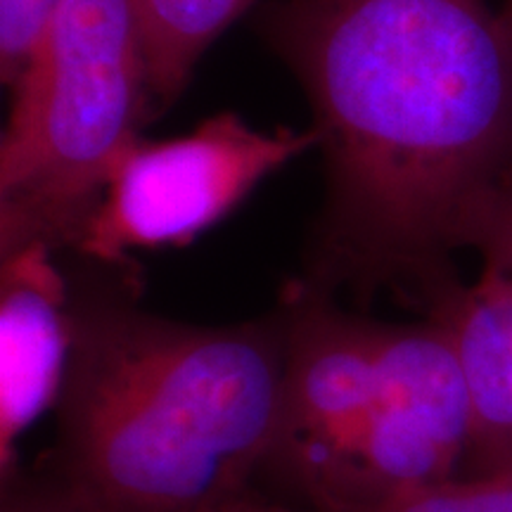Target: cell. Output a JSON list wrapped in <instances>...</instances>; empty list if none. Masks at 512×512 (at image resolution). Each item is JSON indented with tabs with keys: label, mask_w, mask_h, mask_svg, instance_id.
Segmentation results:
<instances>
[{
	"label": "cell",
	"mask_w": 512,
	"mask_h": 512,
	"mask_svg": "<svg viewBox=\"0 0 512 512\" xmlns=\"http://www.w3.org/2000/svg\"><path fill=\"white\" fill-rule=\"evenodd\" d=\"M361 512H512V467L451 477Z\"/></svg>",
	"instance_id": "30bf717a"
},
{
	"label": "cell",
	"mask_w": 512,
	"mask_h": 512,
	"mask_svg": "<svg viewBox=\"0 0 512 512\" xmlns=\"http://www.w3.org/2000/svg\"><path fill=\"white\" fill-rule=\"evenodd\" d=\"M55 252L31 242L0 254V479L19 439L60 401L74 347V292Z\"/></svg>",
	"instance_id": "52a82bcc"
},
{
	"label": "cell",
	"mask_w": 512,
	"mask_h": 512,
	"mask_svg": "<svg viewBox=\"0 0 512 512\" xmlns=\"http://www.w3.org/2000/svg\"><path fill=\"white\" fill-rule=\"evenodd\" d=\"M501 17H503V22H505V27L510 29V34H512V0H503V5H501Z\"/></svg>",
	"instance_id": "9a60e30c"
},
{
	"label": "cell",
	"mask_w": 512,
	"mask_h": 512,
	"mask_svg": "<svg viewBox=\"0 0 512 512\" xmlns=\"http://www.w3.org/2000/svg\"><path fill=\"white\" fill-rule=\"evenodd\" d=\"M211 512H325V510L299 508V505L285 503L280 501V498H273L252 489V491H245V494L230 498L226 503H221L219 508H214Z\"/></svg>",
	"instance_id": "5bb4252c"
},
{
	"label": "cell",
	"mask_w": 512,
	"mask_h": 512,
	"mask_svg": "<svg viewBox=\"0 0 512 512\" xmlns=\"http://www.w3.org/2000/svg\"><path fill=\"white\" fill-rule=\"evenodd\" d=\"M472 403L439 320L377 328V389L335 512H361L463 472Z\"/></svg>",
	"instance_id": "8992f818"
},
{
	"label": "cell",
	"mask_w": 512,
	"mask_h": 512,
	"mask_svg": "<svg viewBox=\"0 0 512 512\" xmlns=\"http://www.w3.org/2000/svg\"><path fill=\"white\" fill-rule=\"evenodd\" d=\"M64 0H0V76L12 88Z\"/></svg>",
	"instance_id": "8fae6325"
},
{
	"label": "cell",
	"mask_w": 512,
	"mask_h": 512,
	"mask_svg": "<svg viewBox=\"0 0 512 512\" xmlns=\"http://www.w3.org/2000/svg\"><path fill=\"white\" fill-rule=\"evenodd\" d=\"M0 512H83L67 491L46 475L15 470L0 479Z\"/></svg>",
	"instance_id": "4fadbf2b"
},
{
	"label": "cell",
	"mask_w": 512,
	"mask_h": 512,
	"mask_svg": "<svg viewBox=\"0 0 512 512\" xmlns=\"http://www.w3.org/2000/svg\"><path fill=\"white\" fill-rule=\"evenodd\" d=\"M470 249L482 256V271L512 290V174L477 223Z\"/></svg>",
	"instance_id": "7c38bea8"
},
{
	"label": "cell",
	"mask_w": 512,
	"mask_h": 512,
	"mask_svg": "<svg viewBox=\"0 0 512 512\" xmlns=\"http://www.w3.org/2000/svg\"><path fill=\"white\" fill-rule=\"evenodd\" d=\"M456 342L472 403V437L460 475L512 467V290L479 273L451 280L422 306Z\"/></svg>",
	"instance_id": "ba28073f"
},
{
	"label": "cell",
	"mask_w": 512,
	"mask_h": 512,
	"mask_svg": "<svg viewBox=\"0 0 512 512\" xmlns=\"http://www.w3.org/2000/svg\"><path fill=\"white\" fill-rule=\"evenodd\" d=\"M74 347L46 475L83 512H211L256 489L283 394L287 309L233 325L72 287Z\"/></svg>",
	"instance_id": "7a4b0ae2"
},
{
	"label": "cell",
	"mask_w": 512,
	"mask_h": 512,
	"mask_svg": "<svg viewBox=\"0 0 512 512\" xmlns=\"http://www.w3.org/2000/svg\"><path fill=\"white\" fill-rule=\"evenodd\" d=\"M259 29L313 110L306 283L425 306L512 174V34L486 0H275Z\"/></svg>",
	"instance_id": "6da1fadb"
},
{
	"label": "cell",
	"mask_w": 512,
	"mask_h": 512,
	"mask_svg": "<svg viewBox=\"0 0 512 512\" xmlns=\"http://www.w3.org/2000/svg\"><path fill=\"white\" fill-rule=\"evenodd\" d=\"M283 304L290 320L283 394L259 479L280 501L335 512L375 403L380 320L344 311L306 280Z\"/></svg>",
	"instance_id": "5b68a950"
},
{
	"label": "cell",
	"mask_w": 512,
	"mask_h": 512,
	"mask_svg": "<svg viewBox=\"0 0 512 512\" xmlns=\"http://www.w3.org/2000/svg\"><path fill=\"white\" fill-rule=\"evenodd\" d=\"M145 60L152 112L164 110L190 81L211 43L254 0H131Z\"/></svg>",
	"instance_id": "9c48e42d"
},
{
	"label": "cell",
	"mask_w": 512,
	"mask_h": 512,
	"mask_svg": "<svg viewBox=\"0 0 512 512\" xmlns=\"http://www.w3.org/2000/svg\"><path fill=\"white\" fill-rule=\"evenodd\" d=\"M311 147H318L313 128L261 131L233 112L214 114L181 138L140 136L114 169L74 252L124 268L138 249L188 247Z\"/></svg>",
	"instance_id": "277c9868"
},
{
	"label": "cell",
	"mask_w": 512,
	"mask_h": 512,
	"mask_svg": "<svg viewBox=\"0 0 512 512\" xmlns=\"http://www.w3.org/2000/svg\"><path fill=\"white\" fill-rule=\"evenodd\" d=\"M10 91L0 254L74 249L152 112L131 0H64Z\"/></svg>",
	"instance_id": "3957f363"
}]
</instances>
